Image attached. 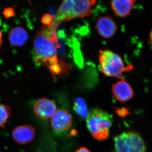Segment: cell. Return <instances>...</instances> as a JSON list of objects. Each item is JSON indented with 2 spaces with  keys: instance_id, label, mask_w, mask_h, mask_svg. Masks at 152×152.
<instances>
[{
  "instance_id": "1",
  "label": "cell",
  "mask_w": 152,
  "mask_h": 152,
  "mask_svg": "<svg viewBox=\"0 0 152 152\" xmlns=\"http://www.w3.org/2000/svg\"><path fill=\"white\" fill-rule=\"evenodd\" d=\"M56 29L44 26L36 35L34 41V61L38 64L45 66L55 79L57 76L65 75L70 71L71 67L59 58Z\"/></svg>"
},
{
  "instance_id": "2",
  "label": "cell",
  "mask_w": 152,
  "mask_h": 152,
  "mask_svg": "<svg viewBox=\"0 0 152 152\" xmlns=\"http://www.w3.org/2000/svg\"><path fill=\"white\" fill-rule=\"evenodd\" d=\"M96 0H62L53 23L56 26L72 19L90 16Z\"/></svg>"
},
{
  "instance_id": "3",
  "label": "cell",
  "mask_w": 152,
  "mask_h": 152,
  "mask_svg": "<svg viewBox=\"0 0 152 152\" xmlns=\"http://www.w3.org/2000/svg\"><path fill=\"white\" fill-rule=\"evenodd\" d=\"M112 124V115L103 110L95 108L89 112L86 118L87 127L96 140H107L110 134V129Z\"/></svg>"
},
{
  "instance_id": "4",
  "label": "cell",
  "mask_w": 152,
  "mask_h": 152,
  "mask_svg": "<svg viewBox=\"0 0 152 152\" xmlns=\"http://www.w3.org/2000/svg\"><path fill=\"white\" fill-rule=\"evenodd\" d=\"M101 71L105 75L124 80V72L132 70L133 66H125L121 57L111 50H101L98 53Z\"/></svg>"
},
{
  "instance_id": "5",
  "label": "cell",
  "mask_w": 152,
  "mask_h": 152,
  "mask_svg": "<svg viewBox=\"0 0 152 152\" xmlns=\"http://www.w3.org/2000/svg\"><path fill=\"white\" fill-rule=\"evenodd\" d=\"M115 152H146L145 142L135 132L121 133L114 138Z\"/></svg>"
},
{
  "instance_id": "6",
  "label": "cell",
  "mask_w": 152,
  "mask_h": 152,
  "mask_svg": "<svg viewBox=\"0 0 152 152\" xmlns=\"http://www.w3.org/2000/svg\"><path fill=\"white\" fill-rule=\"evenodd\" d=\"M34 113L40 119L47 120L52 118L57 112L54 102L46 98L39 99L34 106Z\"/></svg>"
},
{
  "instance_id": "7",
  "label": "cell",
  "mask_w": 152,
  "mask_h": 152,
  "mask_svg": "<svg viewBox=\"0 0 152 152\" xmlns=\"http://www.w3.org/2000/svg\"><path fill=\"white\" fill-rule=\"evenodd\" d=\"M72 119L71 114L65 110L57 111L52 117L51 126L55 132L61 134L69 129L72 126Z\"/></svg>"
},
{
  "instance_id": "8",
  "label": "cell",
  "mask_w": 152,
  "mask_h": 152,
  "mask_svg": "<svg viewBox=\"0 0 152 152\" xmlns=\"http://www.w3.org/2000/svg\"><path fill=\"white\" fill-rule=\"evenodd\" d=\"M96 28L101 37L109 39L112 37L115 34L118 26L113 19L108 16H106L98 19Z\"/></svg>"
},
{
  "instance_id": "9",
  "label": "cell",
  "mask_w": 152,
  "mask_h": 152,
  "mask_svg": "<svg viewBox=\"0 0 152 152\" xmlns=\"http://www.w3.org/2000/svg\"><path fill=\"white\" fill-rule=\"evenodd\" d=\"M112 91L117 100L122 103L130 100L134 95V91L129 84L122 80L112 86Z\"/></svg>"
},
{
  "instance_id": "10",
  "label": "cell",
  "mask_w": 152,
  "mask_h": 152,
  "mask_svg": "<svg viewBox=\"0 0 152 152\" xmlns=\"http://www.w3.org/2000/svg\"><path fill=\"white\" fill-rule=\"evenodd\" d=\"M34 128L29 125L18 126L14 129L12 132L13 139L17 143L24 145L30 142L36 135Z\"/></svg>"
},
{
  "instance_id": "11",
  "label": "cell",
  "mask_w": 152,
  "mask_h": 152,
  "mask_svg": "<svg viewBox=\"0 0 152 152\" xmlns=\"http://www.w3.org/2000/svg\"><path fill=\"white\" fill-rule=\"evenodd\" d=\"M135 0H111L112 10L117 17L125 18L130 15L136 7Z\"/></svg>"
},
{
  "instance_id": "12",
  "label": "cell",
  "mask_w": 152,
  "mask_h": 152,
  "mask_svg": "<svg viewBox=\"0 0 152 152\" xmlns=\"http://www.w3.org/2000/svg\"><path fill=\"white\" fill-rule=\"evenodd\" d=\"M28 39L26 30L21 27H17L12 29L9 33V40L10 43L15 47L23 45Z\"/></svg>"
},
{
  "instance_id": "13",
  "label": "cell",
  "mask_w": 152,
  "mask_h": 152,
  "mask_svg": "<svg viewBox=\"0 0 152 152\" xmlns=\"http://www.w3.org/2000/svg\"><path fill=\"white\" fill-rule=\"evenodd\" d=\"M73 109L76 114L82 119H86L88 115V106L84 99L77 97L74 102Z\"/></svg>"
},
{
  "instance_id": "14",
  "label": "cell",
  "mask_w": 152,
  "mask_h": 152,
  "mask_svg": "<svg viewBox=\"0 0 152 152\" xmlns=\"http://www.w3.org/2000/svg\"><path fill=\"white\" fill-rule=\"evenodd\" d=\"M11 108L8 105L0 104V129H3L11 115Z\"/></svg>"
},
{
  "instance_id": "15",
  "label": "cell",
  "mask_w": 152,
  "mask_h": 152,
  "mask_svg": "<svg viewBox=\"0 0 152 152\" xmlns=\"http://www.w3.org/2000/svg\"><path fill=\"white\" fill-rule=\"evenodd\" d=\"M54 20V18L50 14L44 15L41 19V22L44 26H49L52 25Z\"/></svg>"
},
{
  "instance_id": "16",
  "label": "cell",
  "mask_w": 152,
  "mask_h": 152,
  "mask_svg": "<svg viewBox=\"0 0 152 152\" xmlns=\"http://www.w3.org/2000/svg\"><path fill=\"white\" fill-rule=\"evenodd\" d=\"M115 112L118 115L123 118H125L130 114L129 109L125 107L116 109Z\"/></svg>"
},
{
  "instance_id": "17",
  "label": "cell",
  "mask_w": 152,
  "mask_h": 152,
  "mask_svg": "<svg viewBox=\"0 0 152 152\" xmlns=\"http://www.w3.org/2000/svg\"><path fill=\"white\" fill-rule=\"evenodd\" d=\"M3 14L6 18H10L15 16V12L13 8L8 7L4 10Z\"/></svg>"
},
{
  "instance_id": "18",
  "label": "cell",
  "mask_w": 152,
  "mask_h": 152,
  "mask_svg": "<svg viewBox=\"0 0 152 152\" xmlns=\"http://www.w3.org/2000/svg\"><path fill=\"white\" fill-rule=\"evenodd\" d=\"M75 152H91L86 147H81Z\"/></svg>"
},
{
  "instance_id": "19",
  "label": "cell",
  "mask_w": 152,
  "mask_h": 152,
  "mask_svg": "<svg viewBox=\"0 0 152 152\" xmlns=\"http://www.w3.org/2000/svg\"><path fill=\"white\" fill-rule=\"evenodd\" d=\"M77 132L75 129H72L71 131L70 135L71 136H75L77 134Z\"/></svg>"
},
{
  "instance_id": "20",
  "label": "cell",
  "mask_w": 152,
  "mask_h": 152,
  "mask_svg": "<svg viewBox=\"0 0 152 152\" xmlns=\"http://www.w3.org/2000/svg\"><path fill=\"white\" fill-rule=\"evenodd\" d=\"M150 42H152V31H151V33H150Z\"/></svg>"
},
{
  "instance_id": "21",
  "label": "cell",
  "mask_w": 152,
  "mask_h": 152,
  "mask_svg": "<svg viewBox=\"0 0 152 152\" xmlns=\"http://www.w3.org/2000/svg\"><path fill=\"white\" fill-rule=\"evenodd\" d=\"M2 43V34L1 32V31H0V45Z\"/></svg>"
}]
</instances>
